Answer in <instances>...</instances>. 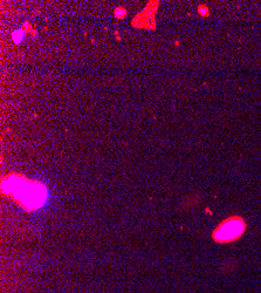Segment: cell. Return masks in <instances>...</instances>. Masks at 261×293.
<instances>
[{
	"label": "cell",
	"instance_id": "6da1fadb",
	"mask_svg": "<svg viewBox=\"0 0 261 293\" xmlns=\"http://www.w3.org/2000/svg\"><path fill=\"white\" fill-rule=\"evenodd\" d=\"M2 190L13 195L28 210L42 206L46 199V188L41 183L28 181L18 175H12L2 182Z\"/></svg>",
	"mask_w": 261,
	"mask_h": 293
},
{
	"label": "cell",
	"instance_id": "7a4b0ae2",
	"mask_svg": "<svg viewBox=\"0 0 261 293\" xmlns=\"http://www.w3.org/2000/svg\"><path fill=\"white\" fill-rule=\"evenodd\" d=\"M245 231V223L240 218H230L225 220L221 225H219L215 232L213 233V238L217 242L227 243L237 239Z\"/></svg>",
	"mask_w": 261,
	"mask_h": 293
},
{
	"label": "cell",
	"instance_id": "3957f363",
	"mask_svg": "<svg viewBox=\"0 0 261 293\" xmlns=\"http://www.w3.org/2000/svg\"><path fill=\"white\" fill-rule=\"evenodd\" d=\"M25 36V32L22 29H18V31H14L12 33V40L14 41V44H20L22 41Z\"/></svg>",
	"mask_w": 261,
	"mask_h": 293
},
{
	"label": "cell",
	"instance_id": "277c9868",
	"mask_svg": "<svg viewBox=\"0 0 261 293\" xmlns=\"http://www.w3.org/2000/svg\"><path fill=\"white\" fill-rule=\"evenodd\" d=\"M125 15H127V9H124L123 7H117L115 9V17L117 19H123Z\"/></svg>",
	"mask_w": 261,
	"mask_h": 293
},
{
	"label": "cell",
	"instance_id": "5b68a950",
	"mask_svg": "<svg viewBox=\"0 0 261 293\" xmlns=\"http://www.w3.org/2000/svg\"><path fill=\"white\" fill-rule=\"evenodd\" d=\"M198 12H199V14L203 15V17L209 15V8H207V6H205V5H200V6L198 7Z\"/></svg>",
	"mask_w": 261,
	"mask_h": 293
}]
</instances>
